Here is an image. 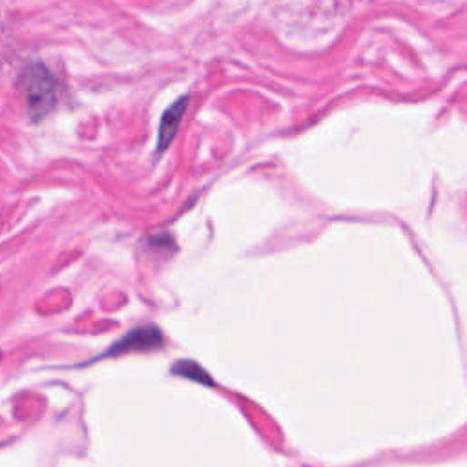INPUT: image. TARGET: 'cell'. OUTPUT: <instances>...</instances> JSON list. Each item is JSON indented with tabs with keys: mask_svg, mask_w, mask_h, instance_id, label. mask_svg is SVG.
I'll list each match as a JSON object with an SVG mask.
<instances>
[{
	"mask_svg": "<svg viewBox=\"0 0 467 467\" xmlns=\"http://www.w3.org/2000/svg\"><path fill=\"white\" fill-rule=\"evenodd\" d=\"M165 343L163 332L159 330V327L156 325H143L137 327L134 330H130L128 334H125L121 340L114 341L101 356L103 358H121L132 352H152L161 349Z\"/></svg>",
	"mask_w": 467,
	"mask_h": 467,
	"instance_id": "cell-2",
	"label": "cell"
},
{
	"mask_svg": "<svg viewBox=\"0 0 467 467\" xmlns=\"http://www.w3.org/2000/svg\"><path fill=\"white\" fill-rule=\"evenodd\" d=\"M21 90L34 119L45 117L56 107V81L52 74L41 65H34L23 74Z\"/></svg>",
	"mask_w": 467,
	"mask_h": 467,
	"instance_id": "cell-1",
	"label": "cell"
},
{
	"mask_svg": "<svg viewBox=\"0 0 467 467\" xmlns=\"http://www.w3.org/2000/svg\"><path fill=\"white\" fill-rule=\"evenodd\" d=\"M172 372L178 374V376L190 378V380H194V381L205 383V385H214V380L208 376V372H207L201 365H198L196 361H192V360H181V361L174 363Z\"/></svg>",
	"mask_w": 467,
	"mask_h": 467,
	"instance_id": "cell-4",
	"label": "cell"
},
{
	"mask_svg": "<svg viewBox=\"0 0 467 467\" xmlns=\"http://www.w3.org/2000/svg\"><path fill=\"white\" fill-rule=\"evenodd\" d=\"M187 108H188V96L178 99L163 114L161 125H159V136H157V152H165L172 145V141H174V137H176V134L181 127V121L187 114Z\"/></svg>",
	"mask_w": 467,
	"mask_h": 467,
	"instance_id": "cell-3",
	"label": "cell"
}]
</instances>
